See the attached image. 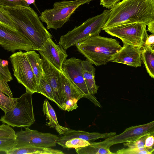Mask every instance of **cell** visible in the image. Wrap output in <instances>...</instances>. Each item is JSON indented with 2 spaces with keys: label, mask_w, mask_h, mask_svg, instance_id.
I'll return each mask as SVG.
<instances>
[{
  "label": "cell",
  "mask_w": 154,
  "mask_h": 154,
  "mask_svg": "<svg viewBox=\"0 0 154 154\" xmlns=\"http://www.w3.org/2000/svg\"><path fill=\"white\" fill-rule=\"evenodd\" d=\"M90 144L88 141L78 138H74L66 141L61 146L63 148H77L85 147Z\"/></svg>",
  "instance_id": "cell-27"
},
{
  "label": "cell",
  "mask_w": 154,
  "mask_h": 154,
  "mask_svg": "<svg viewBox=\"0 0 154 154\" xmlns=\"http://www.w3.org/2000/svg\"><path fill=\"white\" fill-rule=\"evenodd\" d=\"M0 46L8 51L33 50L28 40L19 31L11 30L0 23Z\"/></svg>",
  "instance_id": "cell-12"
},
{
  "label": "cell",
  "mask_w": 154,
  "mask_h": 154,
  "mask_svg": "<svg viewBox=\"0 0 154 154\" xmlns=\"http://www.w3.org/2000/svg\"><path fill=\"white\" fill-rule=\"evenodd\" d=\"M76 152L78 154H113L109 148L97 146L91 143L88 145L82 147L75 148Z\"/></svg>",
  "instance_id": "cell-23"
},
{
  "label": "cell",
  "mask_w": 154,
  "mask_h": 154,
  "mask_svg": "<svg viewBox=\"0 0 154 154\" xmlns=\"http://www.w3.org/2000/svg\"><path fill=\"white\" fill-rule=\"evenodd\" d=\"M44 75L52 88L55 103L61 109L63 100L61 90L60 72L42 55H40Z\"/></svg>",
  "instance_id": "cell-13"
},
{
  "label": "cell",
  "mask_w": 154,
  "mask_h": 154,
  "mask_svg": "<svg viewBox=\"0 0 154 154\" xmlns=\"http://www.w3.org/2000/svg\"><path fill=\"white\" fill-rule=\"evenodd\" d=\"M0 77L7 82L13 79L8 61L1 59H0Z\"/></svg>",
  "instance_id": "cell-29"
},
{
  "label": "cell",
  "mask_w": 154,
  "mask_h": 154,
  "mask_svg": "<svg viewBox=\"0 0 154 154\" xmlns=\"http://www.w3.org/2000/svg\"><path fill=\"white\" fill-rule=\"evenodd\" d=\"M16 102V98H10L0 91V108L5 113L11 110Z\"/></svg>",
  "instance_id": "cell-25"
},
{
  "label": "cell",
  "mask_w": 154,
  "mask_h": 154,
  "mask_svg": "<svg viewBox=\"0 0 154 154\" xmlns=\"http://www.w3.org/2000/svg\"><path fill=\"white\" fill-rule=\"evenodd\" d=\"M148 26V31L154 34V20L149 23L147 25Z\"/></svg>",
  "instance_id": "cell-39"
},
{
  "label": "cell",
  "mask_w": 154,
  "mask_h": 154,
  "mask_svg": "<svg viewBox=\"0 0 154 154\" xmlns=\"http://www.w3.org/2000/svg\"><path fill=\"white\" fill-rule=\"evenodd\" d=\"M141 60L144 65L147 73L154 78V49L143 47L141 48Z\"/></svg>",
  "instance_id": "cell-22"
},
{
  "label": "cell",
  "mask_w": 154,
  "mask_h": 154,
  "mask_svg": "<svg viewBox=\"0 0 154 154\" xmlns=\"http://www.w3.org/2000/svg\"><path fill=\"white\" fill-rule=\"evenodd\" d=\"M38 52L53 66L62 72V65L68 55L61 46L56 45L52 38H49L46 42L43 50Z\"/></svg>",
  "instance_id": "cell-14"
},
{
  "label": "cell",
  "mask_w": 154,
  "mask_h": 154,
  "mask_svg": "<svg viewBox=\"0 0 154 154\" xmlns=\"http://www.w3.org/2000/svg\"><path fill=\"white\" fill-rule=\"evenodd\" d=\"M141 48L139 47L123 45L116 54L110 62L120 63L134 67L141 66Z\"/></svg>",
  "instance_id": "cell-15"
},
{
  "label": "cell",
  "mask_w": 154,
  "mask_h": 154,
  "mask_svg": "<svg viewBox=\"0 0 154 154\" xmlns=\"http://www.w3.org/2000/svg\"><path fill=\"white\" fill-rule=\"evenodd\" d=\"M16 133L9 125L3 123L0 125V137H15Z\"/></svg>",
  "instance_id": "cell-32"
},
{
  "label": "cell",
  "mask_w": 154,
  "mask_h": 154,
  "mask_svg": "<svg viewBox=\"0 0 154 154\" xmlns=\"http://www.w3.org/2000/svg\"><path fill=\"white\" fill-rule=\"evenodd\" d=\"M60 76L63 104L69 99H75L78 101L84 97L83 94L76 86L62 72H60Z\"/></svg>",
  "instance_id": "cell-17"
},
{
  "label": "cell",
  "mask_w": 154,
  "mask_h": 154,
  "mask_svg": "<svg viewBox=\"0 0 154 154\" xmlns=\"http://www.w3.org/2000/svg\"><path fill=\"white\" fill-rule=\"evenodd\" d=\"M7 154H63L61 150L45 148L26 146L15 147L5 152Z\"/></svg>",
  "instance_id": "cell-20"
},
{
  "label": "cell",
  "mask_w": 154,
  "mask_h": 154,
  "mask_svg": "<svg viewBox=\"0 0 154 154\" xmlns=\"http://www.w3.org/2000/svg\"><path fill=\"white\" fill-rule=\"evenodd\" d=\"M0 91L3 93L8 97L13 98V94L10 88L7 83L0 77Z\"/></svg>",
  "instance_id": "cell-35"
},
{
  "label": "cell",
  "mask_w": 154,
  "mask_h": 154,
  "mask_svg": "<svg viewBox=\"0 0 154 154\" xmlns=\"http://www.w3.org/2000/svg\"><path fill=\"white\" fill-rule=\"evenodd\" d=\"M154 134L151 133L144 134L133 141L124 143L123 145L125 146L130 148L144 147L146 138L149 135Z\"/></svg>",
  "instance_id": "cell-30"
},
{
  "label": "cell",
  "mask_w": 154,
  "mask_h": 154,
  "mask_svg": "<svg viewBox=\"0 0 154 154\" xmlns=\"http://www.w3.org/2000/svg\"><path fill=\"white\" fill-rule=\"evenodd\" d=\"M32 93L26 90L20 97L11 110L5 113L0 121L4 124L14 127H29L35 121L32 95Z\"/></svg>",
  "instance_id": "cell-5"
},
{
  "label": "cell",
  "mask_w": 154,
  "mask_h": 154,
  "mask_svg": "<svg viewBox=\"0 0 154 154\" xmlns=\"http://www.w3.org/2000/svg\"><path fill=\"white\" fill-rule=\"evenodd\" d=\"M81 4L76 0H63L55 2L52 8L45 10L39 17L47 25L48 29L61 28L69 19Z\"/></svg>",
  "instance_id": "cell-6"
},
{
  "label": "cell",
  "mask_w": 154,
  "mask_h": 154,
  "mask_svg": "<svg viewBox=\"0 0 154 154\" xmlns=\"http://www.w3.org/2000/svg\"><path fill=\"white\" fill-rule=\"evenodd\" d=\"M154 135H149L145 139L144 147L149 150L154 151Z\"/></svg>",
  "instance_id": "cell-37"
},
{
  "label": "cell",
  "mask_w": 154,
  "mask_h": 154,
  "mask_svg": "<svg viewBox=\"0 0 154 154\" xmlns=\"http://www.w3.org/2000/svg\"><path fill=\"white\" fill-rule=\"evenodd\" d=\"M143 47L149 48L154 49V34H152L149 35H148L142 48Z\"/></svg>",
  "instance_id": "cell-38"
},
{
  "label": "cell",
  "mask_w": 154,
  "mask_h": 154,
  "mask_svg": "<svg viewBox=\"0 0 154 154\" xmlns=\"http://www.w3.org/2000/svg\"><path fill=\"white\" fill-rule=\"evenodd\" d=\"M62 72L78 87L84 95L96 106H101L94 95L89 91L84 78L82 60L72 57L66 59L62 65Z\"/></svg>",
  "instance_id": "cell-9"
},
{
  "label": "cell",
  "mask_w": 154,
  "mask_h": 154,
  "mask_svg": "<svg viewBox=\"0 0 154 154\" xmlns=\"http://www.w3.org/2000/svg\"><path fill=\"white\" fill-rule=\"evenodd\" d=\"M144 23H136L122 24L104 30L108 34L120 39L123 45L141 48L148 36Z\"/></svg>",
  "instance_id": "cell-7"
},
{
  "label": "cell",
  "mask_w": 154,
  "mask_h": 154,
  "mask_svg": "<svg viewBox=\"0 0 154 154\" xmlns=\"http://www.w3.org/2000/svg\"><path fill=\"white\" fill-rule=\"evenodd\" d=\"M116 134V133L114 132L100 133L75 130L69 128L64 132L63 135L59 136L57 143L61 146L67 140L74 138H79L90 143L100 138L106 139Z\"/></svg>",
  "instance_id": "cell-16"
},
{
  "label": "cell",
  "mask_w": 154,
  "mask_h": 154,
  "mask_svg": "<svg viewBox=\"0 0 154 154\" xmlns=\"http://www.w3.org/2000/svg\"><path fill=\"white\" fill-rule=\"evenodd\" d=\"M25 53L35 76L37 85L40 79L44 75L41 57L34 50Z\"/></svg>",
  "instance_id": "cell-21"
},
{
  "label": "cell",
  "mask_w": 154,
  "mask_h": 154,
  "mask_svg": "<svg viewBox=\"0 0 154 154\" xmlns=\"http://www.w3.org/2000/svg\"><path fill=\"white\" fill-rule=\"evenodd\" d=\"M24 2L28 5L33 4L35 2V0H24Z\"/></svg>",
  "instance_id": "cell-41"
},
{
  "label": "cell",
  "mask_w": 154,
  "mask_h": 154,
  "mask_svg": "<svg viewBox=\"0 0 154 154\" xmlns=\"http://www.w3.org/2000/svg\"><path fill=\"white\" fill-rule=\"evenodd\" d=\"M110 9L90 18L60 37L58 42L65 50L91 37L99 35L109 15Z\"/></svg>",
  "instance_id": "cell-4"
},
{
  "label": "cell",
  "mask_w": 154,
  "mask_h": 154,
  "mask_svg": "<svg viewBox=\"0 0 154 154\" xmlns=\"http://www.w3.org/2000/svg\"><path fill=\"white\" fill-rule=\"evenodd\" d=\"M42 112L44 115L46 116V120H49L46 122V125L49 126L50 128H54L60 135L69 128L60 125L59 123L55 111L52 106L47 99L44 100L43 104Z\"/></svg>",
  "instance_id": "cell-19"
},
{
  "label": "cell",
  "mask_w": 154,
  "mask_h": 154,
  "mask_svg": "<svg viewBox=\"0 0 154 154\" xmlns=\"http://www.w3.org/2000/svg\"><path fill=\"white\" fill-rule=\"evenodd\" d=\"M81 5H83L85 3H88L91 1L93 0H76Z\"/></svg>",
  "instance_id": "cell-40"
},
{
  "label": "cell",
  "mask_w": 154,
  "mask_h": 154,
  "mask_svg": "<svg viewBox=\"0 0 154 154\" xmlns=\"http://www.w3.org/2000/svg\"><path fill=\"white\" fill-rule=\"evenodd\" d=\"M154 151L141 147L136 148H128L119 149L116 154H152Z\"/></svg>",
  "instance_id": "cell-28"
},
{
  "label": "cell",
  "mask_w": 154,
  "mask_h": 154,
  "mask_svg": "<svg viewBox=\"0 0 154 154\" xmlns=\"http://www.w3.org/2000/svg\"><path fill=\"white\" fill-rule=\"evenodd\" d=\"M16 144L15 137H0V152H5L12 149Z\"/></svg>",
  "instance_id": "cell-26"
},
{
  "label": "cell",
  "mask_w": 154,
  "mask_h": 154,
  "mask_svg": "<svg viewBox=\"0 0 154 154\" xmlns=\"http://www.w3.org/2000/svg\"><path fill=\"white\" fill-rule=\"evenodd\" d=\"M83 76L89 92L94 95L97 94L99 87L95 79V69L93 64L87 60H82Z\"/></svg>",
  "instance_id": "cell-18"
},
{
  "label": "cell",
  "mask_w": 154,
  "mask_h": 154,
  "mask_svg": "<svg viewBox=\"0 0 154 154\" xmlns=\"http://www.w3.org/2000/svg\"><path fill=\"white\" fill-rule=\"evenodd\" d=\"M110 9L103 30L119 25L154 20V0H122Z\"/></svg>",
  "instance_id": "cell-2"
},
{
  "label": "cell",
  "mask_w": 154,
  "mask_h": 154,
  "mask_svg": "<svg viewBox=\"0 0 154 154\" xmlns=\"http://www.w3.org/2000/svg\"><path fill=\"white\" fill-rule=\"evenodd\" d=\"M0 23L7 28L14 31L18 30L13 21L0 9Z\"/></svg>",
  "instance_id": "cell-31"
},
{
  "label": "cell",
  "mask_w": 154,
  "mask_h": 154,
  "mask_svg": "<svg viewBox=\"0 0 154 154\" xmlns=\"http://www.w3.org/2000/svg\"><path fill=\"white\" fill-rule=\"evenodd\" d=\"M0 5L13 7L19 5L26 6L28 5L24 0H0Z\"/></svg>",
  "instance_id": "cell-33"
},
{
  "label": "cell",
  "mask_w": 154,
  "mask_h": 154,
  "mask_svg": "<svg viewBox=\"0 0 154 154\" xmlns=\"http://www.w3.org/2000/svg\"><path fill=\"white\" fill-rule=\"evenodd\" d=\"M13 75L18 82L33 94L36 93L37 83L25 52H15L10 57Z\"/></svg>",
  "instance_id": "cell-8"
},
{
  "label": "cell",
  "mask_w": 154,
  "mask_h": 154,
  "mask_svg": "<svg viewBox=\"0 0 154 154\" xmlns=\"http://www.w3.org/2000/svg\"><path fill=\"white\" fill-rule=\"evenodd\" d=\"M154 134V121L126 128L122 133L106 139L103 141L91 143L96 146L110 147L114 144L133 141L144 134Z\"/></svg>",
  "instance_id": "cell-11"
},
{
  "label": "cell",
  "mask_w": 154,
  "mask_h": 154,
  "mask_svg": "<svg viewBox=\"0 0 154 154\" xmlns=\"http://www.w3.org/2000/svg\"><path fill=\"white\" fill-rule=\"evenodd\" d=\"M121 0H100V4L103 7L111 9Z\"/></svg>",
  "instance_id": "cell-36"
},
{
  "label": "cell",
  "mask_w": 154,
  "mask_h": 154,
  "mask_svg": "<svg viewBox=\"0 0 154 154\" xmlns=\"http://www.w3.org/2000/svg\"><path fill=\"white\" fill-rule=\"evenodd\" d=\"M75 46L86 60L97 66L110 62L122 47L116 39L99 35L89 38Z\"/></svg>",
  "instance_id": "cell-3"
},
{
  "label": "cell",
  "mask_w": 154,
  "mask_h": 154,
  "mask_svg": "<svg viewBox=\"0 0 154 154\" xmlns=\"http://www.w3.org/2000/svg\"><path fill=\"white\" fill-rule=\"evenodd\" d=\"M15 147L26 146L49 148L56 146L59 136L48 133L30 129L27 127L16 133Z\"/></svg>",
  "instance_id": "cell-10"
},
{
  "label": "cell",
  "mask_w": 154,
  "mask_h": 154,
  "mask_svg": "<svg viewBox=\"0 0 154 154\" xmlns=\"http://www.w3.org/2000/svg\"><path fill=\"white\" fill-rule=\"evenodd\" d=\"M78 101L75 99L68 100L62 104L61 109L69 112L76 109L78 107L77 104Z\"/></svg>",
  "instance_id": "cell-34"
},
{
  "label": "cell",
  "mask_w": 154,
  "mask_h": 154,
  "mask_svg": "<svg viewBox=\"0 0 154 154\" xmlns=\"http://www.w3.org/2000/svg\"><path fill=\"white\" fill-rule=\"evenodd\" d=\"M0 9L9 17L29 41L33 50H43L46 41L52 35L43 25L37 13L29 5L9 7L0 5Z\"/></svg>",
  "instance_id": "cell-1"
},
{
  "label": "cell",
  "mask_w": 154,
  "mask_h": 154,
  "mask_svg": "<svg viewBox=\"0 0 154 154\" xmlns=\"http://www.w3.org/2000/svg\"><path fill=\"white\" fill-rule=\"evenodd\" d=\"M36 93L43 95L48 99L55 102L52 88L44 75L41 78L37 85Z\"/></svg>",
  "instance_id": "cell-24"
}]
</instances>
